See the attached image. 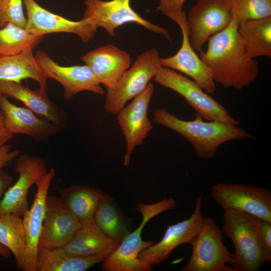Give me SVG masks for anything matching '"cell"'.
<instances>
[{"mask_svg": "<svg viewBox=\"0 0 271 271\" xmlns=\"http://www.w3.org/2000/svg\"><path fill=\"white\" fill-rule=\"evenodd\" d=\"M238 28L233 15L229 26L208 40L206 50L201 51L199 57L215 82L241 90L256 79L259 68L255 59L246 54Z\"/></svg>", "mask_w": 271, "mask_h": 271, "instance_id": "6da1fadb", "label": "cell"}, {"mask_svg": "<svg viewBox=\"0 0 271 271\" xmlns=\"http://www.w3.org/2000/svg\"><path fill=\"white\" fill-rule=\"evenodd\" d=\"M197 114L193 120L179 118L166 109L161 108L154 112L153 120L183 137L193 148L196 156L211 160L216 155L220 146L227 142L255 137L237 125L217 121H204Z\"/></svg>", "mask_w": 271, "mask_h": 271, "instance_id": "7a4b0ae2", "label": "cell"}, {"mask_svg": "<svg viewBox=\"0 0 271 271\" xmlns=\"http://www.w3.org/2000/svg\"><path fill=\"white\" fill-rule=\"evenodd\" d=\"M222 232L232 240L233 271H258L265 263L259 242L262 220L242 211L224 209Z\"/></svg>", "mask_w": 271, "mask_h": 271, "instance_id": "3957f363", "label": "cell"}, {"mask_svg": "<svg viewBox=\"0 0 271 271\" xmlns=\"http://www.w3.org/2000/svg\"><path fill=\"white\" fill-rule=\"evenodd\" d=\"M176 206V202L172 198H165L151 204H138L136 210L142 215L141 224L134 231L129 232L114 251L103 260L101 269L104 271L152 270V266L138 258L139 254L143 250L155 243L151 240L144 241L142 240L143 229L151 219L164 211L174 208Z\"/></svg>", "mask_w": 271, "mask_h": 271, "instance_id": "277c9868", "label": "cell"}, {"mask_svg": "<svg viewBox=\"0 0 271 271\" xmlns=\"http://www.w3.org/2000/svg\"><path fill=\"white\" fill-rule=\"evenodd\" d=\"M160 59L159 53L156 48L139 55L115 86L107 90L103 105L105 111L116 115L128 101L144 91L160 69Z\"/></svg>", "mask_w": 271, "mask_h": 271, "instance_id": "5b68a950", "label": "cell"}, {"mask_svg": "<svg viewBox=\"0 0 271 271\" xmlns=\"http://www.w3.org/2000/svg\"><path fill=\"white\" fill-rule=\"evenodd\" d=\"M160 85L177 92L187 104L207 121H217L239 125L227 109L205 91L195 81L185 75L169 68L161 66L154 78Z\"/></svg>", "mask_w": 271, "mask_h": 271, "instance_id": "8992f818", "label": "cell"}, {"mask_svg": "<svg viewBox=\"0 0 271 271\" xmlns=\"http://www.w3.org/2000/svg\"><path fill=\"white\" fill-rule=\"evenodd\" d=\"M222 231L211 217L203 218L202 226L192 245L189 262L183 271H233L232 253L224 244Z\"/></svg>", "mask_w": 271, "mask_h": 271, "instance_id": "52a82bcc", "label": "cell"}, {"mask_svg": "<svg viewBox=\"0 0 271 271\" xmlns=\"http://www.w3.org/2000/svg\"><path fill=\"white\" fill-rule=\"evenodd\" d=\"M231 0H198L187 17L191 44L196 52L213 35L226 28L233 19Z\"/></svg>", "mask_w": 271, "mask_h": 271, "instance_id": "ba28073f", "label": "cell"}, {"mask_svg": "<svg viewBox=\"0 0 271 271\" xmlns=\"http://www.w3.org/2000/svg\"><path fill=\"white\" fill-rule=\"evenodd\" d=\"M131 1L84 0L86 9L82 19L91 22L97 28H104L112 37L115 36L117 28L127 23H136L171 41L167 30L142 17L131 8Z\"/></svg>", "mask_w": 271, "mask_h": 271, "instance_id": "9c48e42d", "label": "cell"}, {"mask_svg": "<svg viewBox=\"0 0 271 271\" xmlns=\"http://www.w3.org/2000/svg\"><path fill=\"white\" fill-rule=\"evenodd\" d=\"M212 198L223 209H231L271 222V191L241 184L218 183L211 188Z\"/></svg>", "mask_w": 271, "mask_h": 271, "instance_id": "30bf717a", "label": "cell"}, {"mask_svg": "<svg viewBox=\"0 0 271 271\" xmlns=\"http://www.w3.org/2000/svg\"><path fill=\"white\" fill-rule=\"evenodd\" d=\"M154 89V84L150 82L144 91L116 114L126 142L124 166H129L134 149L143 144L149 133L153 129L148 112Z\"/></svg>", "mask_w": 271, "mask_h": 271, "instance_id": "8fae6325", "label": "cell"}, {"mask_svg": "<svg viewBox=\"0 0 271 271\" xmlns=\"http://www.w3.org/2000/svg\"><path fill=\"white\" fill-rule=\"evenodd\" d=\"M202 195H200L197 198L191 216L169 226L161 240L143 250L139 254V259L152 266L164 261L178 246L185 243L191 244L202 226Z\"/></svg>", "mask_w": 271, "mask_h": 271, "instance_id": "7c38bea8", "label": "cell"}, {"mask_svg": "<svg viewBox=\"0 0 271 271\" xmlns=\"http://www.w3.org/2000/svg\"><path fill=\"white\" fill-rule=\"evenodd\" d=\"M14 170L18 178L5 193L0 203V214L12 213L23 216L29 209L27 194L31 186L39 182L48 173L44 160L39 157L20 155Z\"/></svg>", "mask_w": 271, "mask_h": 271, "instance_id": "4fadbf2b", "label": "cell"}, {"mask_svg": "<svg viewBox=\"0 0 271 271\" xmlns=\"http://www.w3.org/2000/svg\"><path fill=\"white\" fill-rule=\"evenodd\" d=\"M34 56L46 77L56 80L63 87L65 100H70L75 94L83 91L101 96L105 93L87 65L61 66L43 51H37Z\"/></svg>", "mask_w": 271, "mask_h": 271, "instance_id": "5bb4252c", "label": "cell"}, {"mask_svg": "<svg viewBox=\"0 0 271 271\" xmlns=\"http://www.w3.org/2000/svg\"><path fill=\"white\" fill-rule=\"evenodd\" d=\"M27 18L25 29L37 36L53 33H69L77 35L88 43L94 37L97 28L91 22L82 19L73 21L49 12L35 0H23Z\"/></svg>", "mask_w": 271, "mask_h": 271, "instance_id": "9a60e30c", "label": "cell"}, {"mask_svg": "<svg viewBox=\"0 0 271 271\" xmlns=\"http://www.w3.org/2000/svg\"><path fill=\"white\" fill-rule=\"evenodd\" d=\"M81 225L80 221L60 198L48 195L38 247H63Z\"/></svg>", "mask_w": 271, "mask_h": 271, "instance_id": "2e32d148", "label": "cell"}, {"mask_svg": "<svg viewBox=\"0 0 271 271\" xmlns=\"http://www.w3.org/2000/svg\"><path fill=\"white\" fill-rule=\"evenodd\" d=\"M175 22L182 32V44L173 56L160 58L161 66L179 71L195 81L208 94H214L216 91L215 82L209 69L191 44L187 31L186 14L178 18Z\"/></svg>", "mask_w": 271, "mask_h": 271, "instance_id": "e0dca14e", "label": "cell"}, {"mask_svg": "<svg viewBox=\"0 0 271 271\" xmlns=\"http://www.w3.org/2000/svg\"><path fill=\"white\" fill-rule=\"evenodd\" d=\"M55 175L54 169H51L36 184L37 190L32 206L23 215L26 252L22 270L37 271L39 241L45 217L48 191Z\"/></svg>", "mask_w": 271, "mask_h": 271, "instance_id": "ac0fdd59", "label": "cell"}, {"mask_svg": "<svg viewBox=\"0 0 271 271\" xmlns=\"http://www.w3.org/2000/svg\"><path fill=\"white\" fill-rule=\"evenodd\" d=\"M0 111L4 125L11 134L21 133L34 140H47L62 129L40 117L28 108L18 106L0 93Z\"/></svg>", "mask_w": 271, "mask_h": 271, "instance_id": "d6986e66", "label": "cell"}, {"mask_svg": "<svg viewBox=\"0 0 271 271\" xmlns=\"http://www.w3.org/2000/svg\"><path fill=\"white\" fill-rule=\"evenodd\" d=\"M0 93L14 98L41 118L48 120L62 129L68 124L67 113L49 99L47 90L39 88L33 90L13 81L0 80Z\"/></svg>", "mask_w": 271, "mask_h": 271, "instance_id": "ffe728a7", "label": "cell"}, {"mask_svg": "<svg viewBox=\"0 0 271 271\" xmlns=\"http://www.w3.org/2000/svg\"><path fill=\"white\" fill-rule=\"evenodd\" d=\"M100 84L113 88L130 65L129 54L108 44L88 52L82 57Z\"/></svg>", "mask_w": 271, "mask_h": 271, "instance_id": "44dd1931", "label": "cell"}, {"mask_svg": "<svg viewBox=\"0 0 271 271\" xmlns=\"http://www.w3.org/2000/svg\"><path fill=\"white\" fill-rule=\"evenodd\" d=\"M119 244L105 235L92 219L81 222L80 228L63 248L73 255L97 257L103 260Z\"/></svg>", "mask_w": 271, "mask_h": 271, "instance_id": "7402d4cb", "label": "cell"}, {"mask_svg": "<svg viewBox=\"0 0 271 271\" xmlns=\"http://www.w3.org/2000/svg\"><path fill=\"white\" fill-rule=\"evenodd\" d=\"M32 79L47 90V78L38 66L33 51L9 56L0 57V80L21 83L24 79Z\"/></svg>", "mask_w": 271, "mask_h": 271, "instance_id": "603a6c76", "label": "cell"}, {"mask_svg": "<svg viewBox=\"0 0 271 271\" xmlns=\"http://www.w3.org/2000/svg\"><path fill=\"white\" fill-rule=\"evenodd\" d=\"M103 260L97 257L73 255L63 247H38L37 271H84Z\"/></svg>", "mask_w": 271, "mask_h": 271, "instance_id": "cb8c5ba5", "label": "cell"}, {"mask_svg": "<svg viewBox=\"0 0 271 271\" xmlns=\"http://www.w3.org/2000/svg\"><path fill=\"white\" fill-rule=\"evenodd\" d=\"M238 33L248 57H271V16L239 24Z\"/></svg>", "mask_w": 271, "mask_h": 271, "instance_id": "d4e9b609", "label": "cell"}, {"mask_svg": "<svg viewBox=\"0 0 271 271\" xmlns=\"http://www.w3.org/2000/svg\"><path fill=\"white\" fill-rule=\"evenodd\" d=\"M60 198L80 222L93 219L100 199L101 190L86 186L72 185L59 190Z\"/></svg>", "mask_w": 271, "mask_h": 271, "instance_id": "484cf974", "label": "cell"}, {"mask_svg": "<svg viewBox=\"0 0 271 271\" xmlns=\"http://www.w3.org/2000/svg\"><path fill=\"white\" fill-rule=\"evenodd\" d=\"M93 219L105 235L119 244L129 233L127 222L115 202L105 193L98 202Z\"/></svg>", "mask_w": 271, "mask_h": 271, "instance_id": "4316f807", "label": "cell"}, {"mask_svg": "<svg viewBox=\"0 0 271 271\" xmlns=\"http://www.w3.org/2000/svg\"><path fill=\"white\" fill-rule=\"evenodd\" d=\"M0 243L13 254L17 268L23 269L26 252V239L21 216L12 213L0 214Z\"/></svg>", "mask_w": 271, "mask_h": 271, "instance_id": "83f0119b", "label": "cell"}, {"mask_svg": "<svg viewBox=\"0 0 271 271\" xmlns=\"http://www.w3.org/2000/svg\"><path fill=\"white\" fill-rule=\"evenodd\" d=\"M43 37L8 23L0 29V57L15 56L33 51Z\"/></svg>", "mask_w": 271, "mask_h": 271, "instance_id": "f1b7e54d", "label": "cell"}, {"mask_svg": "<svg viewBox=\"0 0 271 271\" xmlns=\"http://www.w3.org/2000/svg\"><path fill=\"white\" fill-rule=\"evenodd\" d=\"M231 4L238 24L271 16V0H231Z\"/></svg>", "mask_w": 271, "mask_h": 271, "instance_id": "f546056e", "label": "cell"}, {"mask_svg": "<svg viewBox=\"0 0 271 271\" xmlns=\"http://www.w3.org/2000/svg\"><path fill=\"white\" fill-rule=\"evenodd\" d=\"M23 0H3L0 6V27L12 23L25 28L27 19L23 8Z\"/></svg>", "mask_w": 271, "mask_h": 271, "instance_id": "4dcf8cb0", "label": "cell"}, {"mask_svg": "<svg viewBox=\"0 0 271 271\" xmlns=\"http://www.w3.org/2000/svg\"><path fill=\"white\" fill-rule=\"evenodd\" d=\"M158 10L175 21L186 14L183 7L186 0H159Z\"/></svg>", "mask_w": 271, "mask_h": 271, "instance_id": "1f68e13d", "label": "cell"}, {"mask_svg": "<svg viewBox=\"0 0 271 271\" xmlns=\"http://www.w3.org/2000/svg\"><path fill=\"white\" fill-rule=\"evenodd\" d=\"M259 242L264 262H271V222L262 220Z\"/></svg>", "mask_w": 271, "mask_h": 271, "instance_id": "d6a6232c", "label": "cell"}, {"mask_svg": "<svg viewBox=\"0 0 271 271\" xmlns=\"http://www.w3.org/2000/svg\"><path fill=\"white\" fill-rule=\"evenodd\" d=\"M21 154L19 149H11V146L8 144L0 145V170L8 166Z\"/></svg>", "mask_w": 271, "mask_h": 271, "instance_id": "836d02e7", "label": "cell"}, {"mask_svg": "<svg viewBox=\"0 0 271 271\" xmlns=\"http://www.w3.org/2000/svg\"><path fill=\"white\" fill-rule=\"evenodd\" d=\"M13 181L12 177L7 172L3 169L0 170V203Z\"/></svg>", "mask_w": 271, "mask_h": 271, "instance_id": "e575fe53", "label": "cell"}, {"mask_svg": "<svg viewBox=\"0 0 271 271\" xmlns=\"http://www.w3.org/2000/svg\"><path fill=\"white\" fill-rule=\"evenodd\" d=\"M13 137L14 135L9 133L6 128L0 111V145L7 144Z\"/></svg>", "mask_w": 271, "mask_h": 271, "instance_id": "d590c367", "label": "cell"}, {"mask_svg": "<svg viewBox=\"0 0 271 271\" xmlns=\"http://www.w3.org/2000/svg\"><path fill=\"white\" fill-rule=\"evenodd\" d=\"M11 251L5 246L0 243V255L5 258H8L11 254Z\"/></svg>", "mask_w": 271, "mask_h": 271, "instance_id": "8d00e7d4", "label": "cell"}, {"mask_svg": "<svg viewBox=\"0 0 271 271\" xmlns=\"http://www.w3.org/2000/svg\"><path fill=\"white\" fill-rule=\"evenodd\" d=\"M2 1H3V0H0V6H1L2 3Z\"/></svg>", "mask_w": 271, "mask_h": 271, "instance_id": "74e56055", "label": "cell"}]
</instances>
